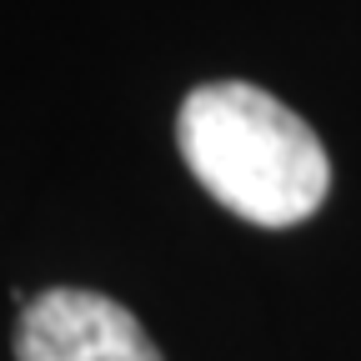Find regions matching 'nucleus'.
<instances>
[{"instance_id":"nucleus-1","label":"nucleus","mask_w":361,"mask_h":361,"mask_svg":"<svg viewBox=\"0 0 361 361\" xmlns=\"http://www.w3.org/2000/svg\"><path fill=\"white\" fill-rule=\"evenodd\" d=\"M191 176L251 226H301L326 201L331 166L316 130L246 80L196 85L176 116Z\"/></svg>"},{"instance_id":"nucleus-2","label":"nucleus","mask_w":361,"mask_h":361,"mask_svg":"<svg viewBox=\"0 0 361 361\" xmlns=\"http://www.w3.org/2000/svg\"><path fill=\"white\" fill-rule=\"evenodd\" d=\"M16 361H161V351L121 301L51 286L20 306Z\"/></svg>"}]
</instances>
